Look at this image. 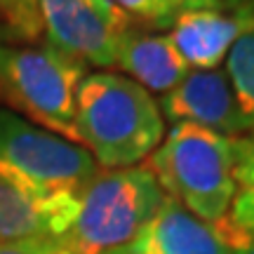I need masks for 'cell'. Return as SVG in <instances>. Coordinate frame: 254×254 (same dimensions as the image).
<instances>
[{
    "label": "cell",
    "instance_id": "8fae6325",
    "mask_svg": "<svg viewBox=\"0 0 254 254\" xmlns=\"http://www.w3.org/2000/svg\"><path fill=\"white\" fill-rule=\"evenodd\" d=\"M116 66L144 90L160 94L174 90L190 71L179 50L174 47L172 38L139 31L136 26L120 43Z\"/></svg>",
    "mask_w": 254,
    "mask_h": 254
},
{
    "label": "cell",
    "instance_id": "5b68a950",
    "mask_svg": "<svg viewBox=\"0 0 254 254\" xmlns=\"http://www.w3.org/2000/svg\"><path fill=\"white\" fill-rule=\"evenodd\" d=\"M92 153L0 106V179L47 205L80 195L97 177Z\"/></svg>",
    "mask_w": 254,
    "mask_h": 254
},
{
    "label": "cell",
    "instance_id": "7a4b0ae2",
    "mask_svg": "<svg viewBox=\"0 0 254 254\" xmlns=\"http://www.w3.org/2000/svg\"><path fill=\"white\" fill-rule=\"evenodd\" d=\"M85 75L87 64L47 43H0L2 109L78 146L75 99Z\"/></svg>",
    "mask_w": 254,
    "mask_h": 254
},
{
    "label": "cell",
    "instance_id": "e0dca14e",
    "mask_svg": "<svg viewBox=\"0 0 254 254\" xmlns=\"http://www.w3.org/2000/svg\"><path fill=\"white\" fill-rule=\"evenodd\" d=\"M57 245H0V254H47Z\"/></svg>",
    "mask_w": 254,
    "mask_h": 254
},
{
    "label": "cell",
    "instance_id": "ba28073f",
    "mask_svg": "<svg viewBox=\"0 0 254 254\" xmlns=\"http://www.w3.org/2000/svg\"><path fill=\"white\" fill-rule=\"evenodd\" d=\"M254 24V0L238 2L233 12L209 9H186L172 24L167 36L172 38L184 62L195 71L219 68L224 57L231 52L240 33Z\"/></svg>",
    "mask_w": 254,
    "mask_h": 254
},
{
    "label": "cell",
    "instance_id": "8992f818",
    "mask_svg": "<svg viewBox=\"0 0 254 254\" xmlns=\"http://www.w3.org/2000/svg\"><path fill=\"white\" fill-rule=\"evenodd\" d=\"M47 45L99 68L116 66L134 19L111 0H38Z\"/></svg>",
    "mask_w": 254,
    "mask_h": 254
},
{
    "label": "cell",
    "instance_id": "277c9868",
    "mask_svg": "<svg viewBox=\"0 0 254 254\" xmlns=\"http://www.w3.org/2000/svg\"><path fill=\"white\" fill-rule=\"evenodd\" d=\"M146 167L170 198L198 219L217 224L228 214L236 190L228 136L189 123L172 125Z\"/></svg>",
    "mask_w": 254,
    "mask_h": 254
},
{
    "label": "cell",
    "instance_id": "30bf717a",
    "mask_svg": "<svg viewBox=\"0 0 254 254\" xmlns=\"http://www.w3.org/2000/svg\"><path fill=\"white\" fill-rule=\"evenodd\" d=\"M75 198L62 205H47L0 179V245L59 247V238L68 228Z\"/></svg>",
    "mask_w": 254,
    "mask_h": 254
},
{
    "label": "cell",
    "instance_id": "52a82bcc",
    "mask_svg": "<svg viewBox=\"0 0 254 254\" xmlns=\"http://www.w3.org/2000/svg\"><path fill=\"white\" fill-rule=\"evenodd\" d=\"M160 113L172 125L189 123L228 139L247 134L252 127L245 120L236 92L231 87L226 71H189L174 90L165 92L160 101Z\"/></svg>",
    "mask_w": 254,
    "mask_h": 254
},
{
    "label": "cell",
    "instance_id": "2e32d148",
    "mask_svg": "<svg viewBox=\"0 0 254 254\" xmlns=\"http://www.w3.org/2000/svg\"><path fill=\"white\" fill-rule=\"evenodd\" d=\"M214 226H217L219 236L226 243L231 254H254V236H250L245 231H240L238 226H233V224L228 221V217L217 221Z\"/></svg>",
    "mask_w": 254,
    "mask_h": 254
},
{
    "label": "cell",
    "instance_id": "7c38bea8",
    "mask_svg": "<svg viewBox=\"0 0 254 254\" xmlns=\"http://www.w3.org/2000/svg\"><path fill=\"white\" fill-rule=\"evenodd\" d=\"M233 200L228 221L254 236V129L243 136H233Z\"/></svg>",
    "mask_w": 254,
    "mask_h": 254
},
{
    "label": "cell",
    "instance_id": "4fadbf2b",
    "mask_svg": "<svg viewBox=\"0 0 254 254\" xmlns=\"http://www.w3.org/2000/svg\"><path fill=\"white\" fill-rule=\"evenodd\" d=\"M226 75L236 92L240 111L254 129V24L238 38L226 59Z\"/></svg>",
    "mask_w": 254,
    "mask_h": 254
},
{
    "label": "cell",
    "instance_id": "d6986e66",
    "mask_svg": "<svg viewBox=\"0 0 254 254\" xmlns=\"http://www.w3.org/2000/svg\"><path fill=\"white\" fill-rule=\"evenodd\" d=\"M47 254H71V252H66V250H62V247H55V250H50Z\"/></svg>",
    "mask_w": 254,
    "mask_h": 254
},
{
    "label": "cell",
    "instance_id": "3957f363",
    "mask_svg": "<svg viewBox=\"0 0 254 254\" xmlns=\"http://www.w3.org/2000/svg\"><path fill=\"white\" fill-rule=\"evenodd\" d=\"M167 193L146 165L97 172L75 198L59 247L71 254H106L129 243Z\"/></svg>",
    "mask_w": 254,
    "mask_h": 254
},
{
    "label": "cell",
    "instance_id": "ac0fdd59",
    "mask_svg": "<svg viewBox=\"0 0 254 254\" xmlns=\"http://www.w3.org/2000/svg\"><path fill=\"white\" fill-rule=\"evenodd\" d=\"M172 2L179 7V12H186V9H209V7H217L221 0H172Z\"/></svg>",
    "mask_w": 254,
    "mask_h": 254
},
{
    "label": "cell",
    "instance_id": "6da1fadb",
    "mask_svg": "<svg viewBox=\"0 0 254 254\" xmlns=\"http://www.w3.org/2000/svg\"><path fill=\"white\" fill-rule=\"evenodd\" d=\"M78 141L99 167H136L160 146L165 118L151 92L120 73L85 75L75 99Z\"/></svg>",
    "mask_w": 254,
    "mask_h": 254
},
{
    "label": "cell",
    "instance_id": "9a60e30c",
    "mask_svg": "<svg viewBox=\"0 0 254 254\" xmlns=\"http://www.w3.org/2000/svg\"><path fill=\"white\" fill-rule=\"evenodd\" d=\"M111 2H116L134 21L155 28H172L177 17L182 14L172 0H111Z\"/></svg>",
    "mask_w": 254,
    "mask_h": 254
},
{
    "label": "cell",
    "instance_id": "5bb4252c",
    "mask_svg": "<svg viewBox=\"0 0 254 254\" xmlns=\"http://www.w3.org/2000/svg\"><path fill=\"white\" fill-rule=\"evenodd\" d=\"M0 31L21 43H38L43 38L38 0H0Z\"/></svg>",
    "mask_w": 254,
    "mask_h": 254
},
{
    "label": "cell",
    "instance_id": "9c48e42d",
    "mask_svg": "<svg viewBox=\"0 0 254 254\" xmlns=\"http://www.w3.org/2000/svg\"><path fill=\"white\" fill-rule=\"evenodd\" d=\"M106 254H231L214 224L190 214L174 198H165L160 209L125 245Z\"/></svg>",
    "mask_w": 254,
    "mask_h": 254
}]
</instances>
